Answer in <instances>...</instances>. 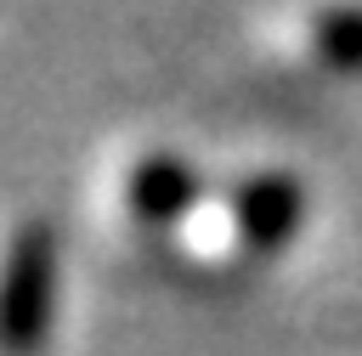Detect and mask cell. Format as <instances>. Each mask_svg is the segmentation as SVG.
Returning a JSON list of instances; mask_svg holds the SVG:
<instances>
[{"label": "cell", "mask_w": 362, "mask_h": 356, "mask_svg": "<svg viewBox=\"0 0 362 356\" xmlns=\"http://www.w3.org/2000/svg\"><path fill=\"white\" fill-rule=\"evenodd\" d=\"M57 232L51 220H23L0 260V356H34L57 311Z\"/></svg>", "instance_id": "1"}, {"label": "cell", "mask_w": 362, "mask_h": 356, "mask_svg": "<svg viewBox=\"0 0 362 356\" xmlns=\"http://www.w3.org/2000/svg\"><path fill=\"white\" fill-rule=\"evenodd\" d=\"M300 215H305V192H300L294 175L266 170V175H249V181L232 192V232H238V243L255 249V254L283 249V243L300 232Z\"/></svg>", "instance_id": "2"}, {"label": "cell", "mask_w": 362, "mask_h": 356, "mask_svg": "<svg viewBox=\"0 0 362 356\" xmlns=\"http://www.w3.org/2000/svg\"><path fill=\"white\" fill-rule=\"evenodd\" d=\"M124 198H130V215L147 220V226H175L192 203H198V175L192 164H181L175 153H147L136 158L130 181H124Z\"/></svg>", "instance_id": "3"}, {"label": "cell", "mask_w": 362, "mask_h": 356, "mask_svg": "<svg viewBox=\"0 0 362 356\" xmlns=\"http://www.w3.org/2000/svg\"><path fill=\"white\" fill-rule=\"evenodd\" d=\"M311 45L334 73H362V6H328L311 23Z\"/></svg>", "instance_id": "4"}]
</instances>
